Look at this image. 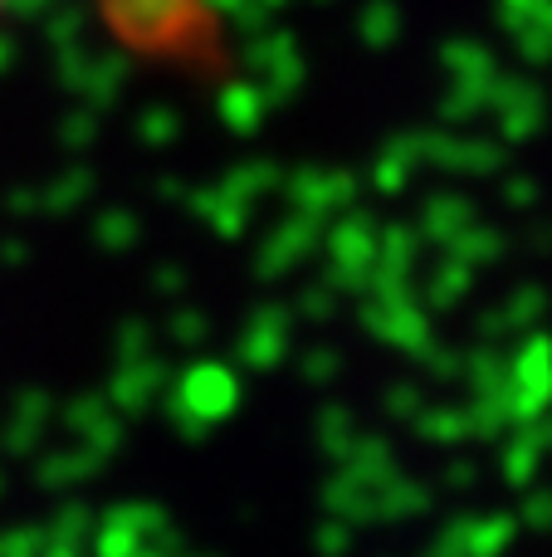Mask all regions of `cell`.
Masks as SVG:
<instances>
[{
    "instance_id": "6da1fadb",
    "label": "cell",
    "mask_w": 552,
    "mask_h": 557,
    "mask_svg": "<svg viewBox=\"0 0 552 557\" xmlns=\"http://www.w3.org/2000/svg\"><path fill=\"white\" fill-rule=\"evenodd\" d=\"M0 5H5V0H0Z\"/></svg>"
}]
</instances>
